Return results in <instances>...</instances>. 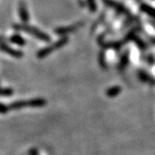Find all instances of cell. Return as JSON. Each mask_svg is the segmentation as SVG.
I'll use <instances>...</instances> for the list:
<instances>
[{
  "label": "cell",
  "instance_id": "cell-1",
  "mask_svg": "<svg viewBox=\"0 0 155 155\" xmlns=\"http://www.w3.org/2000/svg\"><path fill=\"white\" fill-rule=\"evenodd\" d=\"M47 101L43 98H35V99L28 100V101H18L14 102L11 104H0V114H5L8 111L14 110H20L22 108H37L46 105Z\"/></svg>",
  "mask_w": 155,
  "mask_h": 155
},
{
  "label": "cell",
  "instance_id": "cell-2",
  "mask_svg": "<svg viewBox=\"0 0 155 155\" xmlns=\"http://www.w3.org/2000/svg\"><path fill=\"white\" fill-rule=\"evenodd\" d=\"M12 28H14L15 30H17V31H21V32L28 34V35H32L34 37H35L36 39L41 40V41H45V42H48L51 40L48 35L42 32L39 28L33 27V26H30V25H28V24H25V23H22V24L14 23L12 25Z\"/></svg>",
  "mask_w": 155,
  "mask_h": 155
},
{
  "label": "cell",
  "instance_id": "cell-3",
  "mask_svg": "<svg viewBox=\"0 0 155 155\" xmlns=\"http://www.w3.org/2000/svg\"><path fill=\"white\" fill-rule=\"evenodd\" d=\"M67 42H68V38H67V36H66V37H63V38L61 39L60 41H56L55 43L53 44L52 46L47 47V48H44L40 50L38 53H37L36 55H37V57H38L39 59H42V58H44V57H47V56L48 55V54H50L51 53H53L54 50L59 49V48H61L62 47H64L65 45L67 44Z\"/></svg>",
  "mask_w": 155,
  "mask_h": 155
},
{
  "label": "cell",
  "instance_id": "cell-4",
  "mask_svg": "<svg viewBox=\"0 0 155 155\" xmlns=\"http://www.w3.org/2000/svg\"><path fill=\"white\" fill-rule=\"evenodd\" d=\"M0 51H2L3 53H5L9 55L15 57V58H21L23 56L22 51L20 50H17L13 48L10 47L9 45L7 44V42L5 41V40L0 36Z\"/></svg>",
  "mask_w": 155,
  "mask_h": 155
},
{
  "label": "cell",
  "instance_id": "cell-5",
  "mask_svg": "<svg viewBox=\"0 0 155 155\" xmlns=\"http://www.w3.org/2000/svg\"><path fill=\"white\" fill-rule=\"evenodd\" d=\"M18 12H19V16L22 20V22H27L29 19V16H28V9L25 2L23 1H20L19 5H18Z\"/></svg>",
  "mask_w": 155,
  "mask_h": 155
},
{
  "label": "cell",
  "instance_id": "cell-6",
  "mask_svg": "<svg viewBox=\"0 0 155 155\" xmlns=\"http://www.w3.org/2000/svg\"><path fill=\"white\" fill-rule=\"evenodd\" d=\"M81 25H82L81 23H77V24H75V25L69 26V27H61V28H56L55 33L57 34V35H63L71 33L72 31L76 30V29H78Z\"/></svg>",
  "mask_w": 155,
  "mask_h": 155
},
{
  "label": "cell",
  "instance_id": "cell-7",
  "mask_svg": "<svg viewBox=\"0 0 155 155\" xmlns=\"http://www.w3.org/2000/svg\"><path fill=\"white\" fill-rule=\"evenodd\" d=\"M104 2L105 3V5H107L110 6L112 8H115L117 11H119L121 13H123V14H126V15H129V12L122 5H119V4H117V3L112 1V0H104Z\"/></svg>",
  "mask_w": 155,
  "mask_h": 155
},
{
  "label": "cell",
  "instance_id": "cell-8",
  "mask_svg": "<svg viewBox=\"0 0 155 155\" xmlns=\"http://www.w3.org/2000/svg\"><path fill=\"white\" fill-rule=\"evenodd\" d=\"M9 41H11V43L13 44L17 45V46H24L26 44V41L25 39L22 38V36H21L20 35L18 34H15V35H12L11 37L9 38Z\"/></svg>",
  "mask_w": 155,
  "mask_h": 155
},
{
  "label": "cell",
  "instance_id": "cell-9",
  "mask_svg": "<svg viewBox=\"0 0 155 155\" xmlns=\"http://www.w3.org/2000/svg\"><path fill=\"white\" fill-rule=\"evenodd\" d=\"M140 9H141V11L145 12L146 14H147V15H149L150 17H153L155 18V9L154 8H153V7H151V6L147 5H141L140 6Z\"/></svg>",
  "mask_w": 155,
  "mask_h": 155
},
{
  "label": "cell",
  "instance_id": "cell-10",
  "mask_svg": "<svg viewBox=\"0 0 155 155\" xmlns=\"http://www.w3.org/2000/svg\"><path fill=\"white\" fill-rule=\"evenodd\" d=\"M121 91H122V88L121 87H119V86H114L112 88L109 89L106 91V95L108 97H116Z\"/></svg>",
  "mask_w": 155,
  "mask_h": 155
},
{
  "label": "cell",
  "instance_id": "cell-11",
  "mask_svg": "<svg viewBox=\"0 0 155 155\" xmlns=\"http://www.w3.org/2000/svg\"><path fill=\"white\" fill-rule=\"evenodd\" d=\"M128 63V53L126 52L122 56L121 60H120V63H119V69L121 70H123L126 66L127 65Z\"/></svg>",
  "mask_w": 155,
  "mask_h": 155
},
{
  "label": "cell",
  "instance_id": "cell-12",
  "mask_svg": "<svg viewBox=\"0 0 155 155\" xmlns=\"http://www.w3.org/2000/svg\"><path fill=\"white\" fill-rule=\"evenodd\" d=\"M139 78L145 82H147L150 84H155V81L150 77L148 74H147L145 72H139Z\"/></svg>",
  "mask_w": 155,
  "mask_h": 155
},
{
  "label": "cell",
  "instance_id": "cell-13",
  "mask_svg": "<svg viewBox=\"0 0 155 155\" xmlns=\"http://www.w3.org/2000/svg\"><path fill=\"white\" fill-rule=\"evenodd\" d=\"M13 94V90L11 88H0V96H11Z\"/></svg>",
  "mask_w": 155,
  "mask_h": 155
},
{
  "label": "cell",
  "instance_id": "cell-14",
  "mask_svg": "<svg viewBox=\"0 0 155 155\" xmlns=\"http://www.w3.org/2000/svg\"><path fill=\"white\" fill-rule=\"evenodd\" d=\"M87 3H88L89 9L91 10V12H95L97 10V5H96V3H95V0H87Z\"/></svg>",
  "mask_w": 155,
  "mask_h": 155
},
{
  "label": "cell",
  "instance_id": "cell-15",
  "mask_svg": "<svg viewBox=\"0 0 155 155\" xmlns=\"http://www.w3.org/2000/svg\"><path fill=\"white\" fill-rule=\"evenodd\" d=\"M99 62L100 65L103 67H105V61H104V53H101V54L99 55Z\"/></svg>",
  "mask_w": 155,
  "mask_h": 155
}]
</instances>
